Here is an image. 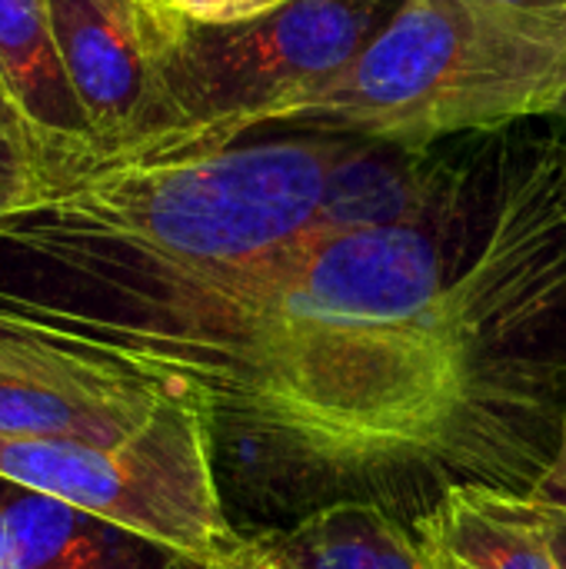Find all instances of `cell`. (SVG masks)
I'll return each mask as SVG.
<instances>
[{"label":"cell","instance_id":"1","mask_svg":"<svg viewBox=\"0 0 566 569\" xmlns=\"http://www.w3.org/2000/svg\"><path fill=\"white\" fill-rule=\"evenodd\" d=\"M0 307L97 337L197 410L244 533L530 493L566 417V143L467 137L407 220L224 267L0 240Z\"/></svg>","mask_w":566,"mask_h":569},{"label":"cell","instance_id":"2","mask_svg":"<svg viewBox=\"0 0 566 569\" xmlns=\"http://www.w3.org/2000/svg\"><path fill=\"white\" fill-rule=\"evenodd\" d=\"M347 140L314 133L197 157L100 160L0 223V240L163 267L240 263L314 227Z\"/></svg>","mask_w":566,"mask_h":569},{"label":"cell","instance_id":"3","mask_svg":"<svg viewBox=\"0 0 566 569\" xmlns=\"http://www.w3.org/2000/svg\"><path fill=\"white\" fill-rule=\"evenodd\" d=\"M566 13L504 0H404L364 53L280 127L440 147L557 117Z\"/></svg>","mask_w":566,"mask_h":569},{"label":"cell","instance_id":"4","mask_svg":"<svg viewBox=\"0 0 566 569\" xmlns=\"http://www.w3.org/2000/svg\"><path fill=\"white\" fill-rule=\"evenodd\" d=\"M404 0H287L240 23L183 20L163 110L130 160L197 157L280 127L330 87Z\"/></svg>","mask_w":566,"mask_h":569},{"label":"cell","instance_id":"5","mask_svg":"<svg viewBox=\"0 0 566 569\" xmlns=\"http://www.w3.org/2000/svg\"><path fill=\"white\" fill-rule=\"evenodd\" d=\"M0 480L200 563H220L247 540L227 510L207 427L177 400L120 440L0 437Z\"/></svg>","mask_w":566,"mask_h":569},{"label":"cell","instance_id":"6","mask_svg":"<svg viewBox=\"0 0 566 569\" xmlns=\"http://www.w3.org/2000/svg\"><path fill=\"white\" fill-rule=\"evenodd\" d=\"M47 10L93 130L90 163L130 160L157 130L183 20L157 0H47Z\"/></svg>","mask_w":566,"mask_h":569},{"label":"cell","instance_id":"7","mask_svg":"<svg viewBox=\"0 0 566 569\" xmlns=\"http://www.w3.org/2000/svg\"><path fill=\"white\" fill-rule=\"evenodd\" d=\"M63 500L17 490L0 500V569H210Z\"/></svg>","mask_w":566,"mask_h":569},{"label":"cell","instance_id":"8","mask_svg":"<svg viewBox=\"0 0 566 569\" xmlns=\"http://www.w3.org/2000/svg\"><path fill=\"white\" fill-rule=\"evenodd\" d=\"M0 73L63 180L80 173L97 157V143L60 60L47 0H0Z\"/></svg>","mask_w":566,"mask_h":569},{"label":"cell","instance_id":"9","mask_svg":"<svg viewBox=\"0 0 566 569\" xmlns=\"http://www.w3.org/2000/svg\"><path fill=\"white\" fill-rule=\"evenodd\" d=\"M140 380H33L0 373V437L120 440L163 403Z\"/></svg>","mask_w":566,"mask_h":569},{"label":"cell","instance_id":"10","mask_svg":"<svg viewBox=\"0 0 566 569\" xmlns=\"http://www.w3.org/2000/svg\"><path fill=\"white\" fill-rule=\"evenodd\" d=\"M447 143L410 147L394 140L350 137L327 173L310 230L380 227L407 220L430 197L447 163Z\"/></svg>","mask_w":566,"mask_h":569},{"label":"cell","instance_id":"11","mask_svg":"<svg viewBox=\"0 0 566 569\" xmlns=\"http://www.w3.org/2000/svg\"><path fill=\"white\" fill-rule=\"evenodd\" d=\"M410 530L467 569H560L530 493L520 490H450Z\"/></svg>","mask_w":566,"mask_h":569},{"label":"cell","instance_id":"12","mask_svg":"<svg viewBox=\"0 0 566 569\" xmlns=\"http://www.w3.org/2000/svg\"><path fill=\"white\" fill-rule=\"evenodd\" d=\"M254 537L294 569H427L417 533L374 503H334Z\"/></svg>","mask_w":566,"mask_h":569},{"label":"cell","instance_id":"13","mask_svg":"<svg viewBox=\"0 0 566 569\" xmlns=\"http://www.w3.org/2000/svg\"><path fill=\"white\" fill-rule=\"evenodd\" d=\"M0 373L33 380H137L97 337L10 307H0Z\"/></svg>","mask_w":566,"mask_h":569},{"label":"cell","instance_id":"14","mask_svg":"<svg viewBox=\"0 0 566 569\" xmlns=\"http://www.w3.org/2000/svg\"><path fill=\"white\" fill-rule=\"evenodd\" d=\"M60 180L57 157L0 73V207L17 217L30 213L57 193Z\"/></svg>","mask_w":566,"mask_h":569},{"label":"cell","instance_id":"15","mask_svg":"<svg viewBox=\"0 0 566 569\" xmlns=\"http://www.w3.org/2000/svg\"><path fill=\"white\" fill-rule=\"evenodd\" d=\"M157 3L177 13L180 20L217 27V23H240V20L264 17L287 0H157Z\"/></svg>","mask_w":566,"mask_h":569},{"label":"cell","instance_id":"16","mask_svg":"<svg viewBox=\"0 0 566 569\" xmlns=\"http://www.w3.org/2000/svg\"><path fill=\"white\" fill-rule=\"evenodd\" d=\"M530 497L544 500V503H557L566 507V417L564 427H560V440H557V450L547 463V470L540 473V480L534 483Z\"/></svg>","mask_w":566,"mask_h":569},{"label":"cell","instance_id":"17","mask_svg":"<svg viewBox=\"0 0 566 569\" xmlns=\"http://www.w3.org/2000/svg\"><path fill=\"white\" fill-rule=\"evenodd\" d=\"M530 503H534V513H537V520H540V527L547 533V543H550L557 563H560V569H566V507L544 503L537 497H530Z\"/></svg>","mask_w":566,"mask_h":569},{"label":"cell","instance_id":"18","mask_svg":"<svg viewBox=\"0 0 566 569\" xmlns=\"http://www.w3.org/2000/svg\"><path fill=\"white\" fill-rule=\"evenodd\" d=\"M244 569H294L284 557H277L260 537H247L244 543Z\"/></svg>","mask_w":566,"mask_h":569},{"label":"cell","instance_id":"19","mask_svg":"<svg viewBox=\"0 0 566 569\" xmlns=\"http://www.w3.org/2000/svg\"><path fill=\"white\" fill-rule=\"evenodd\" d=\"M420 547H424V560H427V569H467L464 563H457L454 557H447L440 547L427 543V540H420Z\"/></svg>","mask_w":566,"mask_h":569},{"label":"cell","instance_id":"20","mask_svg":"<svg viewBox=\"0 0 566 569\" xmlns=\"http://www.w3.org/2000/svg\"><path fill=\"white\" fill-rule=\"evenodd\" d=\"M504 3L537 10V13H566V0H504Z\"/></svg>","mask_w":566,"mask_h":569},{"label":"cell","instance_id":"21","mask_svg":"<svg viewBox=\"0 0 566 569\" xmlns=\"http://www.w3.org/2000/svg\"><path fill=\"white\" fill-rule=\"evenodd\" d=\"M247 543V540H244ZM210 569H244V547L234 553V557H227V560H220V563H214Z\"/></svg>","mask_w":566,"mask_h":569},{"label":"cell","instance_id":"22","mask_svg":"<svg viewBox=\"0 0 566 569\" xmlns=\"http://www.w3.org/2000/svg\"><path fill=\"white\" fill-rule=\"evenodd\" d=\"M13 217H17V213H10V210L0 207V223H7V220H13Z\"/></svg>","mask_w":566,"mask_h":569},{"label":"cell","instance_id":"23","mask_svg":"<svg viewBox=\"0 0 566 569\" xmlns=\"http://www.w3.org/2000/svg\"><path fill=\"white\" fill-rule=\"evenodd\" d=\"M557 117H566V93H564V103H560V110H557Z\"/></svg>","mask_w":566,"mask_h":569}]
</instances>
